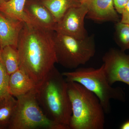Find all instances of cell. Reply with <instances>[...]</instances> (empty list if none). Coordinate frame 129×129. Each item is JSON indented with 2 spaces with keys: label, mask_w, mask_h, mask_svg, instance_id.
<instances>
[{
  "label": "cell",
  "mask_w": 129,
  "mask_h": 129,
  "mask_svg": "<svg viewBox=\"0 0 129 129\" xmlns=\"http://www.w3.org/2000/svg\"><path fill=\"white\" fill-rule=\"evenodd\" d=\"M54 33L33 24L24 23L19 35L17 49L20 68L37 88L56 63Z\"/></svg>",
  "instance_id": "6da1fadb"
},
{
  "label": "cell",
  "mask_w": 129,
  "mask_h": 129,
  "mask_svg": "<svg viewBox=\"0 0 129 129\" xmlns=\"http://www.w3.org/2000/svg\"><path fill=\"white\" fill-rule=\"evenodd\" d=\"M36 95L41 107L49 119L65 129H70L72 110L68 82L55 67L37 87Z\"/></svg>",
  "instance_id": "7a4b0ae2"
},
{
  "label": "cell",
  "mask_w": 129,
  "mask_h": 129,
  "mask_svg": "<svg viewBox=\"0 0 129 129\" xmlns=\"http://www.w3.org/2000/svg\"><path fill=\"white\" fill-rule=\"evenodd\" d=\"M68 91L72 110L70 129H104L105 112L96 96L75 82H68Z\"/></svg>",
  "instance_id": "3957f363"
},
{
  "label": "cell",
  "mask_w": 129,
  "mask_h": 129,
  "mask_svg": "<svg viewBox=\"0 0 129 129\" xmlns=\"http://www.w3.org/2000/svg\"><path fill=\"white\" fill-rule=\"evenodd\" d=\"M67 82H75L93 92L98 98L105 113L111 112V100L124 102L125 94L119 87H112L107 80L104 65L97 69L91 68H77L73 72L62 73Z\"/></svg>",
  "instance_id": "277c9868"
},
{
  "label": "cell",
  "mask_w": 129,
  "mask_h": 129,
  "mask_svg": "<svg viewBox=\"0 0 129 129\" xmlns=\"http://www.w3.org/2000/svg\"><path fill=\"white\" fill-rule=\"evenodd\" d=\"M54 41L56 63L68 69L86 64L95 53L94 36L79 39L54 31Z\"/></svg>",
  "instance_id": "5b68a950"
},
{
  "label": "cell",
  "mask_w": 129,
  "mask_h": 129,
  "mask_svg": "<svg viewBox=\"0 0 129 129\" xmlns=\"http://www.w3.org/2000/svg\"><path fill=\"white\" fill-rule=\"evenodd\" d=\"M36 90L16 98L17 108L9 129H65L44 113L36 97Z\"/></svg>",
  "instance_id": "8992f818"
},
{
  "label": "cell",
  "mask_w": 129,
  "mask_h": 129,
  "mask_svg": "<svg viewBox=\"0 0 129 129\" xmlns=\"http://www.w3.org/2000/svg\"><path fill=\"white\" fill-rule=\"evenodd\" d=\"M112 48L103 57L104 74L109 84L122 82L129 86V54Z\"/></svg>",
  "instance_id": "52a82bcc"
},
{
  "label": "cell",
  "mask_w": 129,
  "mask_h": 129,
  "mask_svg": "<svg viewBox=\"0 0 129 129\" xmlns=\"http://www.w3.org/2000/svg\"><path fill=\"white\" fill-rule=\"evenodd\" d=\"M88 11L86 2L70 9L56 23L54 31L79 39H85L88 36L84 26Z\"/></svg>",
  "instance_id": "ba28073f"
},
{
  "label": "cell",
  "mask_w": 129,
  "mask_h": 129,
  "mask_svg": "<svg viewBox=\"0 0 129 129\" xmlns=\"http://www.w3.org/2000/svg\"><path fill=\"white\" fill-rule=\"evenodd\" d=\"M24 11L30 23L47 30H55L56 22L51 12L40 1L27 0Z\"/></svg>",
  "instance_id": "9c48e42d"
},
{
  "label": "cell",
  "mask_w": 129,
  "mask_h": 129,
  "mask_svg": "<svg viewBox=\"0 0 129 129\" xmlns=\"http://www.w3.org/2000/svg\"><path fill=\"white\" fill-rule=\"evenodd\" d=\"M24 23L0 12V48L8 46L17 48L19 37Z\"/></svg>",
  "instance_id": "30bf717a"
},
{
  "label": "cell",
  "mask_w": 129,
  "mask_h": 129,
  "mask_svg": "<svg viewBox=\"0 0 129 129\" xmlns=\"http://www.w3.org/2000/svg\"><path fill=\"white\" fill-rule=\"evenodd\" d=\"M88 18L98 22H119L113 0H88Z\"/></svg>",
  "instance_id": "8fae6325"
},
{
  "label": "cell",
  "mask_w": 129,
  "mask_h": 129,
  "mask_svg": "<svg viewBox=\"0 0 129 129\" xmlns=\"http://www.w3.org/2000/svg\"><path fill=\"white\" fill-rule=\"evenodd\" d=\"M36 89L34 81L20 68L9 75V93L16 98Z\"/></svg>",
  "instance_id": "7c38bea8"
},
{
  "label": "cell",
  "mask_w": 129,
  "mask_h": 129,
  "mask_svg": "<svg viewBox=\"0 0 129 129\" xmlns=\"http://www.w3.org/2000/svg\"><path fill=\"white\" fill-rule=\"evenodd\" d=\"M53 15L57 23L70 9L85 2L84 0H40Z\"/></svg>",
  "instance_id": "4fadbf2b"
},
{
  "label": "cell",
  "mask_w": 129,
  "mask_h": 129,
  "mask_svg": "<svg viewBox=\"0 0 129 129\" xmlns=\"http://www.w3.org/2000/svg\"><path fill=\"white\" fill-rule=\"evenodd\" d=\"M14 97L9 94L0 99V129H9L17 104Z\"/></svg>",
  "instance_id": "5bb4252c"
},
{
  "label": "cell",
  "mask_w": 129,
  "mask_h": 129,
  "mask_svg": "<svg viewBox=\"0 0 129 129\" xmlns=\"http://www.w3.org/2000/svg\"><path fill=\"white\" fill-rule=\"evenodd\" d=\"M27 0H9L0 5V12L13 19L30 23L24 11Z\"/></svg>",
  "instance_id": "9a60e30c"
},
{
  "label": "cell",
  "mask_w": 129,
  "mask_h": 129,
  "mask_svg": "<svg viewBox=\"0 0 129 129\" xmlns=\"http://www.w3.org/2000/svg\"><path fill=\"white\" fill-rule=\"evenodd\" d=\"M1 57L8 74H11L20 68V60L17 48L8 46L1 49Z\"/></svg>",
  "instance_id": "2e32d148"
},
{
  "label": "cell",
  "mask_w": 129,
  "mask_h": 129,
  "mask_svg": "<svg viewBox=\"0 0 129 129\" xmlns=\"http://www.w3.org/2000/svg\"><path fill=\"white\" fill-rule=\"evenodd\" d=\"M115 41L124 51L129 50V25L120 21L117 22L115 25Z\"/></svg>",
  "instance_id": "e0dca14e"
},
{
  "label": "cell",
  "mask_w": 129,
  "mask_h": 129,
  "mask_svg": "<svg viewBox=\"0 0 129 129\" xmlns=\"http://www.w3.org/2000/svg\"><path fill=\"white\" fill-rule=\"evenodd\" d=\"M0 48V99L9 95V75L8 74L2 60Z\"/></svg>",
  "instance_id": "ac0fdd59"
},
{
  "label": "cell",
  "mask_w": 129,
  "mask_h": 129,
  "mask_svg": "<svg viewBox=\"0 0 129 129\" xmlns=\"http://www.w3.org/2000/svg\"><path fill=\"white\" fill-rule=\"evenodd\" d=\"M115 10L118 13L122 14L128 0H113Z\"/></svg>",
  "instance_id": "d6986e66"
},
{
  "label": "cell",
  "mask_w": 129,
  "mask_h": 129,
  "mask_svg": "<svg viewBox=\"0 0 129 129\" xmlns=\"http://www.w3.org/2000/svg\"><path fill=\"white\" fill-rule=\"evenodd\" d=\"M122 15V19L120 22L123 23L127 24L129 25V14H123Z\"/></svg>",
  "instance_id": "ffe728a7"
},
{
  "label": "cell",
  "mask_w": 129,
  "mask_h": 129,
  "mask_svg": "<svg viewBox=\"0 0 129 129\" xmlns=\"http://www.w3.org/2000/svg\"><path fill=\"white\" fill-rule=\"evenodd\" d=\"M121 129H129V120L126 121L121 125L120 127Z\"/></svg>",
  "instance_id": "44dd1931"
},
{
  "label": "cell",
  "mask_w": 129,
  "mask_h": 129,
  "mask_svg": "<svg viewBox=\"0 0 129 129\" xmlns=\"http://www.w3.org/2000/svg\"><path fill=\"white\" fill-rule=\"evenodd\" d=\"M123 14H129V0L128 1L127 5L125 6L123 12Z\"/></svg>",
  "instance_id": "7402d4cb"
},
{
  "label": "cell",
  "mask_w": 129,
  "mask_h": 129,
  "mask_svg": "<svg viewBox=\"0 0 129 129\" xmlns=\"http://www.w3.org/2000/svg\"><path fill=\"white\" fill-rule=\"evenodd\" d=\"M9 0H0V5L3 3L6 2Z\"/></svg>",
  "instance_id": "603a6c76"
},
{
  "label": "cell",
  "mask_w": 129,
  "mask_h": 129,
  "mask_svg": "<svg viewBox=\"0 0 129 129\" xmlns=\"http://www.w3.org/2000/svg\"><path fill=\"white\" fill-rule=\"evenodd\" d=\"M84 1L85 2H87V1L88 0H84Z\"/></svg>",
  "instance_id": "cb8c5ba5"
},
{
  "label": "cell",
  "mask_w": 129,
  "mask_h": 129,
  "mask_svg": "<svg viewBox=\"0 0 129 129\" xmlns=\"http://www.w3.org/2000/svg\"></svg>",
  "instance_id": "d4e9b609"
}]
</instances>
